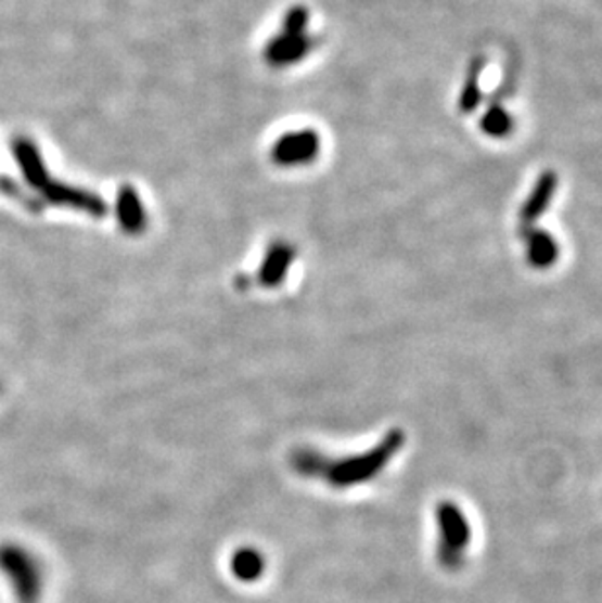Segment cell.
<instances>
[{"label": "cell", "instance_id": "cell-6", "mask_svg": "<svg viewBox=\"0 0 602 603\" xmlns=\"http://www.w3.org/2000/svg\"><path fill=\"white\" fill-rule=\"evenodd\" d=\"M555 188H558V176L552 170H546L538 178V182L534 185L528 200L524 202L523 209H521L523 223H534L536 219H540V215L548 209V205L552 202Z\"/></svg>", "mask_w": 602, "mask_h": 603}, {"label": "cell", "instance_id": "cell-2", "mask_svg": "<svg viewBox=\"0 0 602 603\" xmlns=\"http://www.w3.org/2000/svg\"><path fill=\"white\" fill-rule=\"evenodd\" d=\"M38 192L43 195V200H48V204L82 209V211L97 215V217L104 215V211H106V205L102 204V200L97 195L79 190V188H71V185L55 182V180H51V176L38 188Z\"/></svg>", "mask_w": 602, "mask_h": 603}, {"label": "cell", "instance_id": "cell-11", "mask_svg": "<svg viewBox=\"0 0 602 603\" xmlns=\"http://www.w3.org/2000/svg\"><path fill=\"white\" fill-rule=\"evenodd\" d=\"M260 568H262V563L257 553H241L235 556V573L241 578H255L260 573Z\"/></svg>", "mask_w": 602, "mask_h": 603}, {"label": "cell", "instance_id": "cell-3", "mask_svg": "<svg viewBox=\"0 0 602 603\" xmlns=\"http://www.w3.org/2000/svg\"><path fill=\"white\" fill-rule=\"evenodd\" d=\"M311 49H313V38H309L307 34L280 31L277 38L268 43L265 57L274 67H286L302 61Z\"/></svg>", "mask_w": 602, "mask_h": 603}, {"label": "cell", "instance_id": "cell-7", "mask_svg": "<svg viewBox=\"0 0 602 603\" xmlns=\"http://www.w3.org/2000/svg\"><path fill=\"white\" fill-rule=\"evenodd\" d=\"M116 214L121 229L129 234H138L145 229V209L141 205L138 192L131 185H124L119 190Z\"/></svg>", "mask_w": 602, "mask_h": 603}, {"label": "cell", "instance_id": "cell-10", "mask_svg": "<svg viewBox=\"0 0 602 603\" xmlns=\"http://www.w3.org/2000/svg\"><path fill=\"white\" fill-rule=\"evenodd\" d=\"M511 126H513L511 116L504 112L503 107L499 106L491 107L482 119V129L485 133L494 137L507 136Z\"/></svg>", "mask_w": 602, "mask_h": 603}, {"label": "cell", "instance_id": "cell-5", "mask_svg": "<svg viewBox=\"0 0 602 603\" xmlns=\"http://www.w3.org/2000/svg\"><path fill=\"white\" fill-rule=\"evenodd\" d=\"M296 258V251L294 246L286 243L272 244L268 248L265 262L260 268V283L267 287H277L280 283L284 282L290 266Z\"/></svg>", "mask_w": 602, "mask_h": 603}, {"label": "cell", "instance_id": "cell-8", "mask_svg": "<svg viewBox=\"0 0 602 603\" xmlns=\"http://www.w3.org/2000/svg\"><path fill=\"white\" fill-rule=\"evenodd\" d=\"M558 256V244L552 236L543 231L528 233V260L536 268L552 266Z\"/></svg>", "mask_w": 602, "mask_h": 603}, {"label": "cell", "instance_id": "cell-4", "mask_svg": "<svg viewBox=\"0 0 602 603\" xmlns=\"http://www.w3.org/2000/svg\"><path fill=\"white\" fill-rule=\"evenodd\" d=\"M438 522L443 524V531H445V549L450 555L458 559V553L467 546L470 541V527L465 524V517L462 516L460 508H454L452 504H445L438 508Z\"/></svg>", "mask_w": 602, "mask_h": 603}, {"label": "cell", "instance_id": "cell-9", "mask_svg": "<svg viewBox=\"0 0 602 603\" xmlns=\"http://www.w3.org/2000/svg\"><path fill=\"white\" fill-rule=\"evenodd\" d=\"M482 68H484V59L477 57L472 61L470 70H467L464 90H462V97H460V110L464 114H470V112H474L475 107L479 106V100H482V92H479Z\"/></svg>", "mask_w": 602, "mask_h": 603}, {"label": "cell", "instance_id": "cell-13", "mask_svg": "<svg viewBox=\"0 0 602 603\" xmlns=\"http://www.w3.org/2000/svg\"><path fill=\"white\" fill-rule=\"evenodd\" d=\"M307 12L304 9L292 10L284 22V29L287 34H306Z\"/></svg>", "mask_w": 602, "mask_h": 603}, {"label": "cell", "instance_id": "cell-1", "mask_svg": "<svg viewBox=\"0 0 602 603\" xmlns=\"http://www.w3.org/2000/svg\"><path fill=\"white\" fill-rule=\"evenodd\" d=\"M319 153V136L313 131H294L280 137L272 149V161L278 166L307 165Z\"/></svg>", "mask_w": 602, "mask_h": 603}, {"label": "cell", "instance_id": "cell-12", "mask_svg": "<svg viewBox=\"0 0 602 603\" xmlns=\"http://www.w3.org/2000/svg\"><path fill=\"white\" fill-rule=\"evenodd\" d=\"M0 190H4L7 194L12 195V197H16L21 204L26 205L28 209H31V211H40V205L36 204V202H31V197L24 194L21 188L14 184L12 180H9V178H0Z\"/></svg>", "mask_w": 602, "mask_h": 603}]
</instances>
